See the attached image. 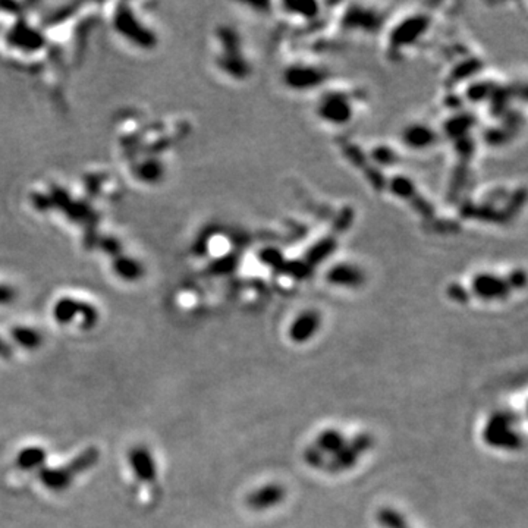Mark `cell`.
Returning <instances> with one entry per match:
<instances>
[{
    "mask_svg": "<svg viewBox=\"0 0 528 528\" xmlns=\"http://www.w3.org/2000/svg\"><path fill=\"white\" fill-rule=\"evenodd\" d=\"M473 292L477 298L484 299V301H496V299H504L509 292L508 280L501 278L496 273H478L473 278Z\"/></svg>",
    "mask_w": 528,
    "mask_h": 528,
    "instance_id": "cell-1",
    "label": "cell"
},
{
    "mask_svg": "<svg viewBox=\"0 0 528 528\" xmlns=\"http://www.w3.org/2000/svg\"><path fill=\"white\" fill-rule=\"evenodd\" d=\"M319 113L326 122L342 125L351 119L354 115V107L349 106V100L344 93H335V96H327L319 109Z\"/></svg>",
    "mask_w": 528,
    "mask_h": 528,
    "instance_id": "cell-2",
    "label": "cell"
},
{
    "mask_svg": "<svg viewBox=\"0 0 528 528\" xmlns=\"http://www.w3.org/2000/svg\"><path fill=\"white\" fill-rule=\"evenodd\" d=\"M128 462H130L134 476L142 483H154L157 478V465L154 456L146 446H135L128 452Z\"/></svg>",
    "mask_w": 528,
    "mask_h": 528,
    "instance_id": "cell-3",
    "label": "cell"
},
{
    "mask_svg": "<svg viewBox=\"0 0 528 528\" xmlns=\"http://www.w3.org/2000/svg\"><path fill=\"white\" fill-rule=\"evenodd\" d=\"M402 138L408 147L416 150H424L436 144V134L432 128L425 123H416L407 126Z\"/></svg>",
    "mask_w": 528,
    "mask_h": 528,
    "instance_id": "cell-4",
    "label": "cell"
},
{
    "mask_svg": "<svg viewBox=\"0 0 528 528\" xmlns=\"http://www.w3.org/2000/svg\"><path fill=\"white\" fill-rule=\"evenodd\" d=\"M327 279H329L331 283L336 285V287L355 288L361 285L363 273L359 266L351 263H339L331 270L329 275H327Z\"/></svg>",
    "mask_w": 528,
    "mask_h": 528,
    "instance_id": "cell-5",
    "label": "cell"
},
{
    "mask_svg": "<svg viewBox=\"0 0 528 528\" xmlns=\"http://www.w3.org/2000/svg\"><path fill=\"white\" fill-rule=\"evenodd\" d=\"M38 478L43 486L52 492H62L66 490L74 481V477L69 474L66 467L59 468H46L43 467L38 471Z\"/></svg>",
    "mask_w": 528,
    "mask_h": 528,
    "instance_id": "cell-6",
    "label": "cell"
},
{
    "mask_svg": "<svg viewBox=\"0 0 528 528\" xmlns=\"http://www.w3.org/2000/svg\"><path fill=\"white\" fill-rule=\"evenodd\" d=\"M319 322H320L319 314L316 312L307 311V312L299 314L296 320L292 322L291 324V329H289L291 338L296 342H303L304 339H308L310 336L316 333Z\"/></svg>",
    "mask_w": 528,
    "mask_h": 528,
    "instance_id": "cell-7",
    "label": "cell"
},
{
    "mask_svg": "<svg viewBox=\"0 0 528 528\" xmlns=\"http://www.w3.org/2000/svg\"><path fill=\"white\" fill-rule=\"evenodd\" d=\"M322 73L319 68L312 66H292L288 69V84L292 89H307L314 85L312 81H319Z\"/></svg>",
    "mask_w": 528,
    "mask_h": 528,
    "instance_id": "cell-8",
    "label": "cell"
},
{
    "mask_svg": "<svg viewBox=\"0 0 528 528\" xmlns=\"http://www.w3.org/2000/svg\"><path fill=\"white\" fill-rule=\"evenodd\" d=\"M47 458L46 451L40 446H28L18 452L17 455V465L22 471H36L45 467Z\"/></svg>",
    "mask_w": 528,
    "mask_h": 528,
    "instance_id": "cell-9",
    "label": "cell"
},
{
    "mask_svg": "<svg viewBox=\"0 0 528 528\" xmlns=\"http://www.w3.org/2000/svg\"><path fill=\"white\" fill-rule=\"evenodd\" d=\"M98 460H100V451L91 446L82 451L80 455H77L75 458L70 462H68L65 467L69 471V474L75 478L77 476L85 473V471L94 467L98 462Z\"/></svg>",
    "mask_w": 528,
    "mask_h": 528,
    "instance_id": "cell-10",
    "label": "cell"
},
{
    "mask_svg": "<svg viewBox=\"0 0 528 528\" xmlns=\"http://www.w3.org/2000/svg\"><path fill=\"white\" fill-rule=\"evenodd\" d=\"M10 335L17 344L25 349H37L43 344V336L31 327H13Z\"/></svg>",
    "mask_w": 528,
    "mask_h": 528,
    "instance_id": "cell-11",
    "label": "cell"
},
{
    "mask_svg": "<svg viewBox=\"0 0 528 528\" xmlns=\"http://www.w3.org/2000/svg\"><path fill=\"white\" fill-rule=\"evenodd\" d=\"M280 497H282V493H280L279 488L267 486V488L262 489L260 492H255L250 497V504L257 509H262V508H267L270 505L276 504Z\"/></svg>",
    "mask_w": 528,
    "mask_h": 528,
    "instance_id": "cell-12",
    "label": "cell"
},
{
    "mask_svg": "<svg viewBox=\"0 0 528 528\" xmlns=\"http://www.w3.org/2000/svg\"><path fill=\"white\" fill-rule=\"evenodd\" d=\"M380 522L388 528H408L404 518L391 509H386L380 513Z\"/></svg>",
    "mask_w": 528,
    "mask_h": 528,
    "instance_id": "cell-13",
    "label": "cell"
},
{
    "mask_svg": "<svg viewBox=\"0 0 528 528\" xmlns=\"http://www.w3.org/2000/svg\"><path fill=\"white\" fill-rule=\"evenodd\" d=\"M12 355H13V352H12V348L9 347V344H6V342L2 338H0V359L8 360V359H10Z\"/></svg>",
    "mask_w": 528,
    "mask_h": 528,
    "instance_id": "cell-14",
    "label": "cell"
}]
</instances>
